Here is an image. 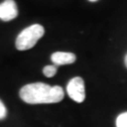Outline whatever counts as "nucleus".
Listing matches in <instances>:
<instances>
[{
	"label": "nucleus",
	"instance_id": "f257e3e1",
	"mask_svg": "<svg viewBox=\"0 0 127 127\" xmlns=\"http://www.w3.org/2000/svg\"><path fill=\"white\" fill-rule=\"evenodd\" d=\"M19 95L27 104H55L63 100L64 91L59 86L37 82L24 86L20 90Z\"/></svg>",
	"mask_w": 127,
	"mask_h": 127
},
{
	"label": "nucleus",
	"instance_id": "f03ea898",
	"mask_svg": "<svg viewBox=\"0 0 127 127\" xmlns=\"http://www.w3.org/2000/svg\"><path fill=\"white\" fill-rule=\"evenodd\" d=\"M44 34V28L41 25L34 24L26 27L16 38L15 46L19 51H26L34 47L37 41Z\"/></svg>",
	"mask_w": 127,
	"mask_h": 127
},
{
	"label": "nucleus",
	"instance_id": "7ed1b4c3",
	"mask_svg": "<svg viewBox=\"0 0 127 127\" xmlns=\"http://www.w3.org/2000/svg\"><path fill=\"white\" fill-rule=\"evenodd\" d=\"M67 93L71 99L76 103L84 102L86 98L85 83L81 77L76 76L72 78L67 85Z\"/></svg>",
	"mask_w": 127,
	"mask_h": 127
},
{
	"label": "nucleus",
	"instance_id": "20e7f679",
	"mask_svg": "<svg viewBox=\"0 0 127 127\" xmlns=\"http://www.w3.org/2000/svg\"><path fill=\"white\" fill-rule=\"evenodd\" d=\"M18 16V8L14 0H5L0 3V19L9 22Z\"/></svg>",
	"mask_w": 127,
	"mask_h": 127
},
{
	"label": "nucleus",
	"instance_id": "39448f33",
	"mask_svg": "<svg viewBox=\"0 0 127 127\" xmlns=\"http://www.w3.org/2000/svg\"><path fill=\"white\" fill-rule=\"evenodd\" d=\"M51 60L56 66L72 64L76 60V56L71 52H55L51 56Z\"/></svg>",
	"mask_w": 127,
	"mask_h": 127
},
{
	"label": "nucleus",
	"instance_id": "423d86ee",
	"mask_svg": "<svg viewBox=\"0 0 127 127\" xmlns=\"http://www.w3.org/2000/svg\"><path fill=\"white\" fill-rule=\"evenodd\" d=\"M57 69L56 65H47L43 68L42 73L46 77H53L57 73Z\"/></svg>",
	"mask_w": 127,
	"mask_h": 127
},
{
	"label": "nucleus",
	"instance_id": "0eeeda50",
	"mask_svg": "<svg viewBox=\"0 0 127 127\" xmlns=\"http://www.w3.org/2000/svg\"><path fill=\"white\" fill-rule=\"evenodd\" d=\"M117 127H127V112L120 114L116 120Z\"/></svg>",
	"mask_w": 127,
	"mask_h": 127
},
{
	"label": "nucleus",
	"instance_id": "6e6552de",
	"mask_svg": "<svg viewBox=\"0 0 127 127\" xmlns=\"http://www.w3.org/2000/svg\"><path fill=\"white\" fill-rule=\"evenodd\" d=\"M7 117V108L3 104V102L0 100V120H4Z\"/></svg>",
	"mask_w": 127,
	"mask_h": 127
},
{
	"label": "nucleus",
	"instance_id": "1a4fd4ad",
	"mask_svg": "<svg viewBox=\"0 0 127 127\" xmlns=\"http://www.w3.org/2000/svg\"><path fill=\"white\" fill-rule=\"evenodd\" d=\"M124 64H125V66H126V68H127V54H126V56H125V58H124Z\"/></svg>",
	"mask_w": 127,
	"mask_h": 127
},
{
	"label": "nucleus",
	"instance_id": "9d476101",
	"mask_svg": "<svg viewBox=\"0 0 127 127\" xmlns=\"http://www.w3.org/2000/svg\"><path fill=\"white\" fill-rule=\"evenodd\" d=\"M90 2H96V1H98V0H89Z\"/></svg>",
	"mask_w": 127,
	"mask_h": 127
}]
</instances>
